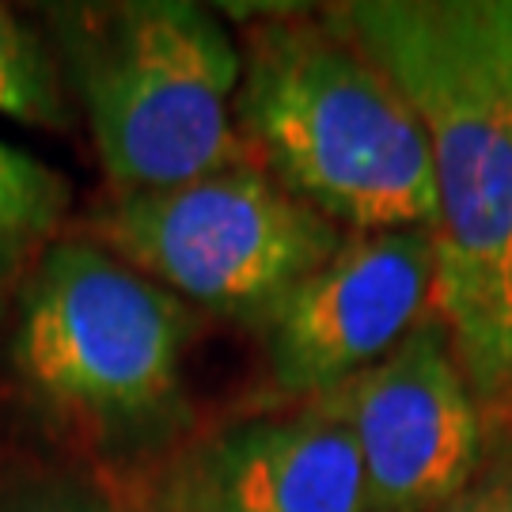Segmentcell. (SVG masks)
<instances>
[{
    "instance_id": "6da1fadb",
    "label": "cell",
    "mask_w": 512,
    "mask_h": 512,
    "mask_svg": "<svg viewBox=\"0 0 512 512\" xmlns=\"http://www.w3.org/2000/svg\"><path fill=\"white\" fill-rule=\"evenodd\" d=\"M334 12L418 110L437 167V315L482 410L512 403L505 0H357Z\"/></svg>"
},
{
    "instance_id": "7a4b0ae2",
    "label": "cell",
    "mask_w": 512,
    "mask_h": 512,
    "mask_svg": "<svg viewBox=\"0 0 512 512\" xmlns=\"http://www.w3.org/2000/svg\"><path fill=\"white\" fill-rule=\"evenodd\" d=\"M239 57L236 129L266 175L346 232H437L418 110L334 8L262 16Z\"/></svg>"
},
{
    "instance_id": "3957f363",
    "label": "cell",
    "mask_w": 512,
    "mask_h": 512,
    "mask_svg": "<svg viewBox=\"0 0 512 512\" xmlns=\"http://www.w3.org/2000/svg\"><path fill=\"white\" fill-rule=\"evenodd\" d=\"M65 46L118 198L251 164L236 129L239 42L209 8L190 0L73 8Z\"/></svg>"
},
{
    "instance_id": "277c9868",
    "label": "cell",
    "mask_w": 512,
    "mask_h": 512,
    "mask_svg": "<svg viewBox=\"0 0 512 512\" xmlns=\"http://www.w3.org/2000/svg\"><path fill=\"white\" fill-rule=\"evenodd\" d=\"M186 342L183 300L92 239L46 247L19 296L23 380L92 433L164 418L183 391Z\"/></svg>"
},
{
    "instance_id": "5b68a950",
    "label": "cell",
    "mask_w": 512,
    "mask_h": 512,
    "mask_svg": "<svg viewBox=\"0 0 512 512\" xmlns=\"http://www.w3.org/2000/svg\"><path fill=\"white\" fill-rule=\"evenodd\" d=\"M95 236L179 300L266 327L281 300L319 270L346 228L251 164L194 183L114 198Z\"/></svg>"
},
{
    "instance_id": "8992f818",
    "label": "cell",
    "mask_w": 512,
    "mask_h": 512,
    "mask_svg": "<svg viewBox=\"0 0 512 512\" xmlns=\"http://www.w3.org/2000/svg\"><path fill=\"white\" fill-rule=\"evenodd\" d=\"M315 403L357 444L372 512H437L486 459L482 403L440 315Z\"/></svg>"
},
{
    "instance_id": "52a82bcc",
    "label": "cell",
    "mask_w": 512,
    "mask_h": 512,
    "mask_svg": "<svg viewBox=\"0 0 512 512\" xmlns=\"http://www.w3.org/2000/svg\"><path fill=\"white\" fill-rule=\"evenodd\" d=\"M437 232H346L266 319V361L285 395L323 399L380 365L437 315Z\"/></svg>"
},
{
    "instance_id": "ba28073f",
    "label": "cell",
    "mask_w": 512,
    "mask_h": 512,
    "mask_svg": "<svg viewBox=\"0 0 512 512\" xmlns=\"http://www.w3.org/2000/svg\"><path fill=\"white\" fill-rule=\"evenodd\" d=\"M160 512H372L342 421L315 403L224 425L175 459Z\"/></svg>"
},
{
    "instance_id": "9c48e42d",
    "label": "cell",
    "mask_w": 512,
    "mask_h": 512,
    "mask_svg": "<svg viewBox=\"0 0 512 512\" xmlns=\"http://www.w3.org/2000/svg\"><path fill=\"white\" fill-rule=\"evenodd\" d=\"M69 202V183L31 152L0 141V243H35L54 228Z\"/></svg>"
},
{
    "instance_id": "30bf717a",
    "label": "cell",
    "mask_w": 512,
    "mask_h": 512,
    "mask_svg": "<svg viewBox=\"0 0 512 512\" xmlns=\"http://www.w3.org/2000/svg\"><path fill=\"white\" fill-rule=\"evenodd\" d=\"M0 114L27 126H61V92L38 38L0 4Z\"/></svg>"
},
{
    "instance_id": "8fae6325",
    "label": "cell",
    "mask_w": 512,
    "mask_h": 512,
    "mask_svg": "<svg viewBox=\"0 0 512 512\" xmlns=\"http://www.w3.org/2000/svg\"><path fill=\"white\" fill-rule=\"evenodd\" d=\"M0 512H122L92 482L73 478H38L27 486H12L0 494Z\"/></svg>"
},
{
    "instance_id": "7c38bea8",
    "label": "cell",
    "mask_w": 512,
    "mask_h": 512,
    "mask_svg": "<svg viewBox=\"0 0 512 512\" xmlns=\"http://www.w3.org/2000/svg\"><path fill=\"white\" fill-rule=\"evenodd\" d=\"M437 512H512V429L486 448L478 475Z\"/></svg>"
},
{
    "instance_id": "4fadbf2b",
    "label": "cell",
    "mask_w": 512,
    "mask_h": 512,
    "mask_svg": "<svg viewBox=\"0 0 512 512\" xmlns=\"http://www.w3.org/2000/svg\"><path fill=\"white\" fill-rule=\"evenodd\" d=\"M505 31H509V54H512V0H505ZM505 308L512 323V243H509V266H505Z\"/></svg>"
},
{
    "instance_id": "5bb4252c",
    "label": "cell",
    "mask_w": 512,
    "mask_h": 512,
    "mask_svg": "<svg viewBox=\"0 0 512 512\" xmlns=\"http://www.w3.org/2000/svg\"><path fill=\"white\" fill-rule=\"evenodd\" d=\"M4 251H12V247H4V243H0V255H4Z\"/></svg>"
}]
</instances>
